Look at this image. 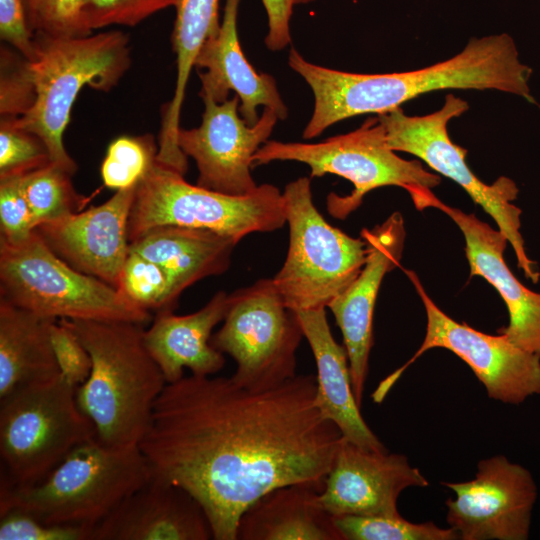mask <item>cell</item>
Returning a JSON list of instances; mask_svg holds the SVG:
<instances>
[{"instance_id": "cell-1", "label": "cell", "mask_w": 540, "mask_h": 540, "mask_svg": "<svg viewBox=\"0 0 540 540\" xmlns=\"http://www.w3.org/2000/svg\"><path fill=\"white\" fill-rule=\"evenodd\" d=\"M316 376L255 391L231 377L184 376L157 398L139 444L153 474L192 495L215 540H236L267 492L325 480L342 440L315 403Z\"/></svg>"}, {"instance_id": "cell-2", "label": "cell", "mask_w": 540, "mask_h": 540, "mask_svg": "<svg viewBox=\"0 0 540 540\" xmlns=\"http://www.w3.org/2000/svg\"><path fill=\"white\" fill-rule=\"evenodd\" d=\"M288 63L314 95V110L303 131L304 139L317 137L347 118L383 114L436 90H497L532 101V69L520 61L513 38L505 33L472 38L455 56L407 72L339 71L308 62L295 48L290 50Z\"/></svg>"}, {"instance_id": "cell-3", "label": "cell", "mask_w": 540, "mask_h": 540, "mask_svg": "<svg viewBox=\"0 0 540 540\" xmlns=\"http://www.w3.org/2000/svg\"><path fill=\"white\" fill-rule=\"evenodd\" d=\"M87 349L90 374L76 388L96 439L110 449L139 448L166 379L148 351L144 325L127 321L59 319Z\"/></svg>"}, {"instance_id": "cell-4", "label": "cell", "mask_w": 540, "mask_h": 540, "mask_svg": "<svg viewBox=\"0 0 540 540\" xmlns=\"http://www.w3.org/2000/svg\"><path fill=\"white\" fill-rule=\"evenodd\" d=\"M29 60L36 88L33 107L16 126L37 135L48 149L51 163L72 176L77 163L63 144L71 110L80 91L89 86L109 92L131 65L129 37L119 30L80 37L34 35Z\"/></svg>"}, {"instance_id": "cell-5", "label": "cell", "mask_w": 540, "mask_h": 540, "mask_svg": "<svg viewBox=\"0 0 540 540\" xmlns=\"http://www.w3.org/2000/svg\"><path fill=\"white\" fill-rule=\"evenodd\" d=\"M152 476L139 448L110 449L94 438L33 485L0 483V513L20 509L47 524L82 528L90 538L92 529Z\"/></svg>"}, {"instance_id": "cell-6", "label": "cell", "mask_w": 540, "mask_h": 540, "mask_svg": "<svg viewBox=\"0 0 540 540\" xmlns=\"http://www.w3.org/2000/svg\"><path fill=\"white\" fill-rule=\"evenodd\" d=\"M272 161L301 162L310 167L311 177L334 174L350 181L354 189L349 195L330 193L326 200L328 212L338 219H345L367 193L383 186L403 188L415 207L424 210L437 198L432 189L441 182L420 161L403 159L389 147L378 116L368 117L354 131L318 143L268 140L253 155L252 166Z\"/></svg>"}, {"instance_id": "cell-7", "label": "cell", "mask_w": 540, "mask_h": 540, "mask_svg": "<svg viewBox=\"0 0 540 540\" xmlns=\"http://www.w3.org/2000/svg\"><path fill=\"white\" fill-rule=\"evenodd\" d=\"M0 299L54 320L144 325L152 318L117 287L63 261L36 230L21 242L0 239Z\"/></svg>"}, {"instance_id": "cell-8", "label": "cell", "mask_w": 540, "mask_h": 540, "mask_svg": "<svg viewBox=\"0 0 540 540\" xmlns=\"http://www.w3.org/2000/svg\"><path fill=\"white\" fill-rule=\"evenodd\" d=\"M180 172L157 161L138 182L128 222L133 242L165 225L207 229L240 241L272 232L286 223L284 199L271 184L245 196H232L188 183Z\"/></svg>"}, {"instance_id": "cell-9", "label": "cell", "mask_w": 540, "mask_h": 540, "mask_svg": "<svg viewBox=\"0 0 540 540\" xmlns=\"http://www.w3.org/2000/svg\"><path fill=\"white\" fill-rule=\"evenodd\" d=\"M96 438L93 422L62 375L0 399V483L33 485L73 449Z\"/></svg>"}, {"instance_id": "cell-10", "label": "cell", "mask_w": 540, "mask_h": 540, "mask_svg": "<svg viewBox=\"0 0 540 540\" xmlns=\"http://www.w3.org/2000/svg\"><path fill=\"white\" fill-rule=\"evenodd\" d=\"M282 194L289 248L274 285L293 311L326 308L360 273L365 242L324 219L313 203L309 178L291 181Z\"/></svg>"}, {"instance_id": "cell-11", "label": "cell", "mask_w": 540, "mask_h": 540, "mask_svg": "<svg viewBox=\"0 0 540 540\" xmlns=\"http://www.w3.org/2000/svg\"><path fill=\"white\" fill-rule=\"evenodd\" d=\"M468 109L464 99L449 93L442 107L427 115H406L399 107L377 116L393 151L414 155L438 174L459 184L493 218L511 244L518 267L537 283L540 272L528 257L521 234L522 211L513 204L519 193L516 183L505 176L490 185L482 182L466 163L467 150L453 143L449 136L448 123Z\"/></svg>"}, {"instance_id": "cell-12", "label": "cell", "mask_w": 540, "mask_h": 540, "mask_svg": "<svg viewBox=\"0 0 540 540\" xmlns=\"http://www.w3.org/2000/svg\"><path fill=\"white\" fill-rule=\"evenodd\" d=\"M303 337L297 313L284 304L273 279L264 278L229 294L223 325L210 343L235 361L234 382L262 391L297 375Z\"/></svg>"}, {"instance_id": "cell-13", "label": "cell", "mask_w": 540, "mask_h": 540, "mask_svg": "<svg viewBox=\"0 0 540 540\" xmlns=\"http://www.w3.org/2000/svg\"><path fill=\"white\" fill-rule=\"evenodd\" d=\"M405 273L424 305L426 334L413 357L380 382L372 395L376 403L383 401L415 360L433 348L447 349L467 363L493 400L519 404L531 395L540 394L539 356L516 346L503 334L489 335L453 320L428 296L415 272Z\"/></svg>"}, {"instance_id": "cell-14", "label": "cell", "mask_w": 540, "mask_h": 540, "mask_svg": "<svg viewBox=\"0 0 540 540\" xmlns=\"http://www.w3.org/2000/svg\"><path fill=\"white\" fill-rule=\"evenodd\" d=\"M204 103L201 124L180 127L177 144L197 166L198 186L232 196L253 193L258 185L251 175L252 158L268 141L278 116L265 107L257 123L249 126L239 115L240 100L234 95L222 103L200 96Z\"/></svg>"}, {"instance_id": "cell-15", "label": "cell", "mask_w": 540, "mask_h": 540, "mask_svg": "<svg viewBox=\"0 0 540 540\" xmlns=\"http://www.w3.org/2000/svg\"><path fill=\"white\" fill-rule=\"evenodd\" d=\"M447 523L462 540H526L537 488L523 466L497 455L481 460L475 478L443 483Z\"/></svg>"}, {"instance_id": "cell-16", "label": "cell", "mask_w": 540, "mask_h": 540, "mask_svg": "<svg viewBox=\"0 0 540 540\" xmlns=\"http://www.w3.org/2000/svg\"><path fill=\"white\" fill-rule=\"evenodd\" d=\"M428 480L405 455L365 450L342 438L318 505L332 516H397V500Z\"/></svg>"}, {"instance_id": "cell-17", "label": "cell", "mask_w": 540, "mask_h": 540, "mask_svg": "<svg viewBox=\"0 0 540 540\" xmlns=\"http://www.w3.org/2000/svg\"><path fill=\"white\" fill-rule=\"evenodd\" d=\"M366 260L353 282L329 304L347 351L352 388L361 407L373 345V316L384 276L401 260L406 231L399 212L391 214L373 229H363Z\"/></svg>"}, {"instance_id": "cell-18", "label": "cell", "mask_w": 540, "mask_h": 540, "mask_svg": "<svg viewBox=\"0 0 540 540\" xmlns=\"http://www.w3.org/2000/svg\"><path fill=\"white\" fill-rule=\"evenodd\" d=\"M137 184L117 190L98 206L42 223L35 230L67 264L117 287L130 251L128 222Z\"/></svg>"}, {"instance_id": "cell-19", "label": "cell", "mask_w": 540, "mask_h": 540, "mask_svg": "<svg viewBox=\"0 0 540 540\" xmlns=\"http://www.w3.org/2000/svg\"><path fill=\"white\" fill-rule=\"evenodd\" d=\"M213 534L198 501L153 474L96 525L89 540H209Z\"/></svg>"}, {"instance_id": "cell-20", "label": "cell", "mask_w": 540, "mask_h": 540, "mask_svg": "<svg viewBox=\"0 0 540 540\" xmlns=\"http://www.w3.org/2000/svg\"><path fill=\"white\" fill-rule=\"evenodd\" d=\"M431 208L448 215L461 230L470 276L483 277L500 294L509 313V324L498 330L516 346L540 357V293L525 287L504 260L508 240L499 230L436 198Z\"/></svg>"}, {"instance_id": "cell-21", "label": "cell", "mask_w": 540, "mask_h": 540, "mask_svg": "<svg viewBox=\"0 0 540 540\" xmlns=\"http://www.w3.org/2000/svg\"><path fill=\"white\" fill-rule=\"evenodd\" d=\"M239 3L225 0L218 33L206 40L195 59L202 84L199 95L222 103L233 91L240 100V115L249 126L259 120V106L274 110L278 119L284 120L288 109L274 78L258 73L241 49L237 31Z\"/></svg>"}, {"instance_id": "cell-22", "label": "cell", "mask_w": 540, "mask_h": 540, "mask_svg": "<svg viewBox=\"0 0 540 540\" xmlns=\"http://www.w3.org/2000/svg\"><path fill=\"white\" fill-rule=\"evenodd\" d=\"M295 312L316 363L315 403L320 414L337 426L344 439L358 447L388 451L360 413L352 388L347 351L334 339L325 308Z\"/></svg>"}, {"instance_id": "cell-23", "label": "cell", "mask_w": 540, "mask_h": 540, "mask_svg": "<svg viewBox=\"0 0 540 540\" xmlns=\"http://www.w3.org/2000/svg\"><path fill=\"white\" fill-rule=\"evenodd\" d=\"M228 296L219 291L204 307L188 315H176L172 309L156 312L144 331V341L167 383L183 378L184 368L195 376H210L223 368L224 354L210 339L213 328L225 317Z\"/></svg>"}, {"instance_id": "cell-24", "label": "cell", "mask_w": 540, "mask_h": 540, "mask_svg": "<svg viewBox=\"0 0 540 540\" xmlns=\"http://www.w3.org/2000/svg\"><path fill=\"white\" fill-rule=\"evenodd\" d=\"M322 482L275 488L241 516L236 540H342L333 516L317 503Z\"/></svg>"}, {"instance_id": "cell-25", "label": "cell", "mask_w": 540, "mask_h": 540, "mask_svg": "<svg viewBox=\"0 0 540 540\" xmlns=\"http://www.w3.org/2000/svg\"><path fill=\"white\" fill-rule=\"evenodd\" d=\"M237 243L211 230L165 225L131 242L130 249L159 264L180 295L195 282L226 272Z\"/></svg>"}, {"instance_id": "cell-26", "label": "cell", "mask_w": 540, "mask_h": 540, "mask_svg": "<svg viewBox=\"0 0 540 540\" xmlns=\"http://www.w3.org/2000/svg\"><path fill=\"white\" fill-rule=\"evenodd\" d=\"M52 320L0 299V399L61 375L49 337Z\"/></svg>"}, {"instance_id": "cell-27", "label": "cell", "mask_w": 540, "mask_h": 540, "mask_svg": "<svg viewBox=\"0 0 540 540\" xmlns=\"http://www.w3.org/2000/svg\"><path fill=\"white\" fill-rule=\"evenodd\" d=\"M172 47L177 56V78L171 101L164 108L160 139L177 140L187 82L195 59L207 39L220 28L219 0H180L176 6Z\"/></svg>"}, {"instance_id": "cell-28", "label": "cell", "mask_w": 540, "mask_h": 540, "mask_svg": "<svg viewBox=\"0 0 540 540\" xmlns=\"http://www.w3.org/2000/svg\"><path fill=\"white\" fill-rule=\"evenodd\" d=\"M71 177L53 163L21 177L22 190L35 228L83 210L89 199L76 191Z\"/></svg>"}, {"instance_id": "cell-29", "label": "cell", "mask_w": 540, "mask_h": 540, "mask_svg": "<svg viewBox=\"0 0 540 540\" xmlns=\"http://www.w3.org/2000/svg\"><path fill=\"white\" fill-rule=\"evenodd\" d=\"M342 540H457L452 528H440L433 522L415 524L397 516H333Z\"/></svg>"}, {"instance_id": "cell-30", "label": "cell", "mask_w": 540, "mask_h": 540, "mask_svg": "<svg viewBox=\"0 0 540 540\" xmlns=\"http://www.w3.org/2000/svg\"><path fill=\"white\" fill-rule=\"evenodd\" d=\"M117 288L140 308L174 309L179 294L169 274L157 263L130 249Z\"/></svg>"}, {"instance_id": "cell-31", "label": "cell", "mask_w": 540, "mask_h": 540, "mask_svg": "<svg viewBox=\"0 0 540 540\" xmlns=\"http://www.w3.org/2000/svg\"><path fill=\"white\" fill-rule=\"evenodd\" d=\"M158 148L151 135L113 140L101 165L105 186L115 191L136 185L156 161Z\"/></svg>"}, {"instance_id": "cell-32", "label": "cell", "mask_w": 540, "mask_h": 540, "mask_svg": "<svg viewBox=\"0 0 540 540\" xmlns=\"http://www.w3.org/2000/svg\"><path fill=\"white\" fill-rule=\"evenodd\" d=\"M36 88L30 61L13 47L1 46L0 115L19 118L34 105Z\"/></svg>"}, {"instance_id": "cell-33", "label": "cell", "mask_w": 540, "mask_h": 540, "mask_svg": "<svg viewBox=\"0 0 540 540\" xmlns=\"http://www.w3.org/2000/svg\"><path fill=\"white\" fill-rule=\"evenodd\" d=\"M84 0H22L27 26L34 35L80 37L91 33L82 18Z\"/></svg>"}, {"instance_id": "cell-34", "label": "cell", "mask_w": 540, "mask_h": 540, "mask_svg": "<svg viewBox=\"0 0 540 540\" xmlns=\"http://www.w3.org/2000/svg\"><path fill=\"white\" fill-rule=\"evenodd\" d=\"M51 163L43 141L15 125L11 118L0 122V177L23 176Z\"/></svg>"}, {"instance_id": "cell-35", "label": "cell", "mask_w": 540, "mask_h": 540, "mask_svg": "<svg viewBox=\"0 0 540 540\" xmlns=\"http://www.w3.org/2000/svg\"><path fill=\"white\" fill-rule=\"evenodd\" d=\"M180 0H84L82 18L92 33L113 25L134 27L155 13L176 7Z\"/></svg>"}, {"instance_id": "cell-36", "label": "cell", "mask_w": 540, "mask_h": 540, "mask_svg": "<svg viewBox=\"0 0 540 540\" xmlns=\"http://www.w3.org/2000/svg\"><path fill=\"white\" fill-rule=\"evenodd\" d=\"M21 177H0V239L10 243L25 240L35 230Z\"/></svg>"}, {"instance_id": "cell-37", "label": "cell", "mask_w": 540, "mask_h": 540, "mask_svg": "<svg viewBox=\"0 0 540 540\" xmlns=\"http://www.w3.org/2000/svg\"><path fill=\"white\" fill-rule=\"evenodd\" d=\"M0 540H89L78 527L47 524L20 509L0 513Z\"/></svg>"}, {"instance_id": "cell-38", "label": "cell", "mask_w": 540, "mask_h": 540, "mask_svg": "<svg viewBox=\"0 0 540 540\" xmlns=\"http://www.w3.org/2000/svg\"><path fill=\"white\" fill-rule=\"evenodd\" d=\"M49 337L62 377L77 388L90 374V354L76 334L60 320L50 322Z\"/></svg>"}, {"instance_id": "cell-39", "label": "cell", "mask_w": 540, "mask_h": 540, "mask_svg": "<svg viewBox=\"0 0 540 540\" xmlns=\"http://www.w3.org/2000/svg\"><path fill=\"white\" fill-rule=\"evenodd\" d=\"M0 37L28 60L34 57V36L27 26L22 0H0Z\"/></svg>"}, {"instance_id": "cell-40", "label": "cell", "mask_w": 540, "mask_h": 540, "mask_svg": "<svg viewBox=\"0 0 540 540\" xmlns=\"http://www.w3.org/2000/svg\"><path fill=\"white\" fill-rule=\"evenodd\" d=\"M267 15L268 32L265 44L271 51L284 49L291 43L290 20L298 5L316 0H261Z\"/></svg>"}]
</instances>
